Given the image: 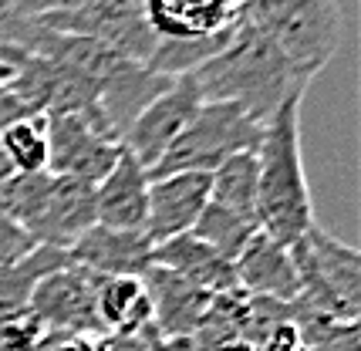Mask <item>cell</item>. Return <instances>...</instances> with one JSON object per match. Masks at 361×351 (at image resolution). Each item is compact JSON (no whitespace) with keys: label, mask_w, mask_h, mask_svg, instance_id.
I'll use <instances>...</instances> for the list:
<instances>
[{"label":"cell","mask_w":361,"mask_h":351,"mask_svg":"<svg viewBox=\"0 0 361 351\" xmlns=\"http://www.w3.org/2000/svg\"><path fill=\"white\" fill-rule=\"evenodd\" d=\"M14 176V169H11V162H7V156H4V149H0V186L7 183Z\"/></svg>","instance_id":"obj_27"},{"label":"cell","mask_w":361,"mask_h":351,"mask_svg":"<svg viewBox=\"0 0 361 351\" xmlns=\"http://www.w3.org/2000/svg\"><path fill=\"white\" fill-rule=\"evenodd\" d=\"M149 267H162V271L196 284L200 290L213 294V297H223V294H233L236 290L233 264L223 260L216 250H209L203 240H196L192 233L156 243L152 254H149Z\"/></svg>","instance_id":"obj_17"},{"label":"cell","mask_w":361,"mask_h":351,"mask_svg":"<svg viewBox=\"0 0 361 351\" xmlns=\"http://www.w3.org/2000/svg\"><path fill=\"white\" fill-rule=\"evenodd\" d=\"M11 75H14V68H11V64H0V85L11 81Z\"/></svg>","instance_id":"obj_28"},{"label":"cell","mask_w":361,"mask_h":351,"mask_svg":"<svg viewBox=\"0 0 361 351\" xmlns=\"http://www.w3.org/2000/svg\"><path fill=\"white\" fill-rule=\"evenodd\" d=\"M92 0H0V20H37L47 14L75 11Z\"/></svg>","instance_id":"obj_23"},{"label":"cell","mask_w":361,"mask_h":351,"mask_svg":"<svg viewBox=\"0 0 361 351\" xmlns=\"http://www.w3.org/2000/svg\"><path fill=\"white\" fill-rule=\"evenodd\" d=\"M209 203L257 220V156L240 152L209 173Z\"/></svg>","instance_id":"obj_20"},{"label":"cell","mask_w":361,"mask_h":351,"mask_svg":"<svg viewBox=\"0 0 361 351\" xmlns=\"http://www.w3.org/2000/svg\"><path fill=\"white\" fill-rule=\"evenodd\" d=\"M31 314L44 328L47 338H105L102 324H98V314H94V277L88 271L75 267V264L47 273L34 288Z\"/></svg>","instance_id":"obj_8"},{"label":"cell","mask_w":361,"mask_h":351,"mask_svg":"<svg viewBox=\"0 0 361 351\" xmlns=\"http://www.w3.org/2000/svg\"><path fill=\"white\" fill-rule=\"evenodd\" d=\"M200 105H203V95H200L196 81L189 75L176 78L162 95H156L135 115V122L128 125L126 139H122V149L132 152L145 169H152L166 156V149L183 135V128L189 125V118Z\"/></svg>","instance_id":"obj_9"},{"label":"cell","mask_w":361,"mask_h":351,"mask_svg":"<svg viewBox=\"0 0 361 351\" xmlns=\"http://www.w3.org/2000/svg\"><path fill=\"white\" fill-rule=\"evenodd\" d=\"M149 169L122 149L118 162L102 183H94V216L111 230H142L149 209Z\"/></svg>","instance_id":"obj_16"},{"label":"cell","mask_w":361,"mask_h":351,"mask_svg":"<svg viewBox=\"0 0 361 351\" xmlns=\"http://www.w3.org/2000/svg\"><path fill=\"white\" fill-rule=\"evenodd\" d=\"M240 20L264 34L304 85L328 68L341 41L338 0H247Z\"/></svg>","instance_id":"obj_3"},{"label":"cell","mask_w":361,"mask_h":351,"mask_svg":"<svg viewBox=\"0 0 361 351\" xmlns=\"http://www.w3.org/2000/svg\"><path fill=\"white\" fill-rule=\"evenodd\" d=\"M203 101H233L257 122H267L290 95H304L307 85L294 75V68L281 58L260 31L236 17L226 48L192 71Z\"/></svg>","instance_id":"obj_2"},{"label":"cell","mask_w":361,"mask_h":351,"mask_svg":"<svg viewBox=\"0 0 361 351\" xmlns=\"http://www.w3.org/2000/svg\"><path fill=\"white\" fill-rule=\"evenodd\" d=\"M142 277H145L149 301H152V328L166 341L192 338L206 324L213 301H216L213 294H206L196 284H189L162 267H149Z\"/></svg>","instance_id":"obj_14"},{"label":"cell","mask_w":361,"mask_h":351,"mask_svg":"<svg viewBox=\"0 0 361 351\" xmlns=\"http://www.w3.org/2000/svg\"><path fill=\"white\" fill-rule=\"evenodd\" d=\"M94 223H98V216H94V186L92 183L54 176V179H51V192H47V203L31 230V240L37 247L68 250V247H71L81 233H88Z\"/></svg>","instance_id":"obj_15"},{"label":"cell","mask_w":361,"mask_h":351,"mask_svg":"<svg viewBox=\"0 0 361 351\" xmlns=\"http://www.w3.org/2000/svg\"><path fill=\"white\" fill-rule=\"evenodd\" d=\"M243 4H247V0H243Z\"/></svg>","instance_id":"obj_29"},{"label":"cell","mask_w":361,"mask_h":351,"mask_svg":"<svg viewBox=\"0 0 361 351\" xmlns=\"http://www.w3.org/2000/svg\"><path fill=\"white\" fill-rule=\"evenodd\" d=\"M94 314L105 338H126L152 324L145 277H94Z\"/></svg>","instance_id":"obj_18"},{"label":"cell","mask_w":361,"mask_h":351,"mask_svg":"<svg viewBox=\"0 0 361 351\" xmlns=\"http://www.w3.org/2000/svg\"><path fill=\"white\" fill-rule=\"evenodd\" d=\"M300 101L290 95L277 112L264 122V135L257 145V226L277 240L281 247H294L314 226V199L304 176L300 152Z\"/></svg>","instance_id":"obj_1"},{"label":"cell","mask_w":361,"mask_h":351,"mask_svg":"<svg viewBox=\"0 0 361 351\" xmlns=\"http://www.w3.org/2000/svg\"><path fill=\"white\" fill-rule=\"evenodd\" d=\"M68 250L54 247H34L27 257L0 267V321L20 318L31 311V294L47 273L68 267Z\"/></svg>","instance_id":"obj_19"},{"label":"cell","mask_w":361,"mask_h":351,"mask_svg":"<svg viewBox=\"0 0 361 351\" xmlns=\"http://www.w3.org/2000/svg\"><path fill=\"white\" fill-rule=\"evenodd\" d=\"M109 351H166V338L149 324V328H142L135 335L109 338Z\"/></svg>","instance_id":"obj_26"},{"label":"cell","mask_w":361,"mask_h":351,"mask_svg":"<svg viewBox=\"0 0 361 351\" xmlns=\"http://www.w3.org/2000/svg\"><path fill=\"white\" fill-rule=\"evenodd\" d=\"M47 173L81 183H102L122 156V142L109 139L81 115H44Z\"/></svg>","instance_id":"obj_7"},{"label":"cell","mask_w":361,"mask_h":351,"mask_svg":"<svg viewBox=\"0 0 361 351\" xmlns=\"http://www.w3.org/2000/svg\"><path fill=\"white\" fill-rule=\"evenodd\" d=\"M152 243L142 230H111L94 223L68 247V260L92 277H142L149 271Z\"/></svg>","instance_id":"obj_13"},{"label":"cell","mask_w":361,"mask_h":351,"mask_svg":"<svg viewBox=\"0 0 361 351\" xmlns=\"http://www.w3.org/2000/svg\"><path fill=\"white\" fill-rule=\"evenodd\" d=\"M24 118H37V112L11 88V81H4V85H0V135L11 125L24 122Z\"/></svg>","instance_id":"obj_25"},{"label":"cell","mask_w":361,"mask_h":351,"mask_svg":"<svg viewBox=\"0 0 361 351\" xmlns=\"http://www.w3.org/2000/svg\"><path fill=\"white\" fill-rule=\"evenodd\" d=\"M243 0H142L145 24L159 41H206L236 24Z\"/></svg>","instance_id":"obj_12"},{"label":"cell","mask_w":361,"mask_h":351,"mask_svg":"<svg viewBox=\"0 0 361 351\" xmlns=\"http://www.w3.org/2000/svg\"><path fill=\"white\" fill-rule=\"evenodd\" d=\"M300 281L298 307L334 321H358L361 307V257L355 247L311 226L290 247Z\"/></svg>","instance_id":"obj_4"},{"label":"cell","mask_w":361,"mask_h":351,"mask_svg":"<svg viewBox=\"0 0 361 351\" xmlns=\"http://www.w3.org/2000/svg\"><path fill=\"white\" fill-rule=\"evenodd\" d=\"M264 135V122L243 112L233 101H203L183 135L176 139L166 156L149 169V179L176 173H213L216 166L240 152H257Z\"/></svg>","instance_id":"obj_5"},{"label":"cell","mask_w":361,"mask_h":351,"mask_svg":"<svg viewBox=\"0 0 361 351\" xmlns=\"http://www.w3.org/2000/svg\"><path fill=\"white\" fill-rule=\"evenodd\" d=\"M257 230H260V226H257V220H250V216H240L233 209L206 203V209L200 213V220H196V226H192L189 233L196 240H203L209 250H216L223 260L233 264Z\"/></svg>","instance_id":"obj_21"},{"label":"cell","mask_w":361,"mask_h":351,"mask_svg":"<svg viewBox=\"0 0 361 351\" xmlns=\"http://www.w3.org/2000/svg\"><path fill=\"white\" fill-rule=\"evenodd\" d=\"M37 247L20 226L4 213V207H0V267L4 264H14V260H20V257H27Z\"/></svg>","instance_id":"obj_24"},{"label":"cell","mask_w":361,"mask_h":351,"mask_svg":"<svg viewBox=\"0 0 361 351\" xmlns=\"http://www.w3.org/2000/svg\"><path fill=\"white\" fill-rule=\"evenodd\" d=\"M0 149L14 173H47V128L44 115L24 118L0 135Z\"/></svg>","instance_id":"obj_22"},{"label":"cell","mask_w":361,"mask_h":351,"mask_svg":"<svg viewBox=\"0 0 361 351\" xmlns=\"http://www.w3.org/2000/svg\"><path fill=\"white\" fill-rule=\"evenodd\" d=\"M209 203V173H176L149 183V209L142 233L149 243H166L189 233Z\"/></svg>","instance_id":"obj_10"},{"label":"cell","mask_w":361,"mask_h":351,"mask_svg":"<svg viewBox=\"0 0 361 351\" xmlns=\"http://www.w3.org/2000/svg\"><path fill=\"white\" fill-rule=\"evenodd\" d=\"M236 290L253 301H274V304H298L300 281L294 257L277 240H270L264 230H257L250 243L240 250L233 260Z\"/></svg>","instance_id":"obj_11"},{"label":"cell","mask_w":361,"mask_h":351,"mask_svg":"<svg viewBox=\"0 0 361 351\" xmlns=\"http://www.w3.org/2000/svg\"><path fill=\"white\" fill-rule=\"evenodd\" d=\"M37 24H44L58 34L88 37V41L115 51V54H122L135 64H149L159 41L152 27L145 24L139 0H92V4H81L75 11L37 17Z\"/></svg>","instance_id":"obj_6"}]
</instances>
